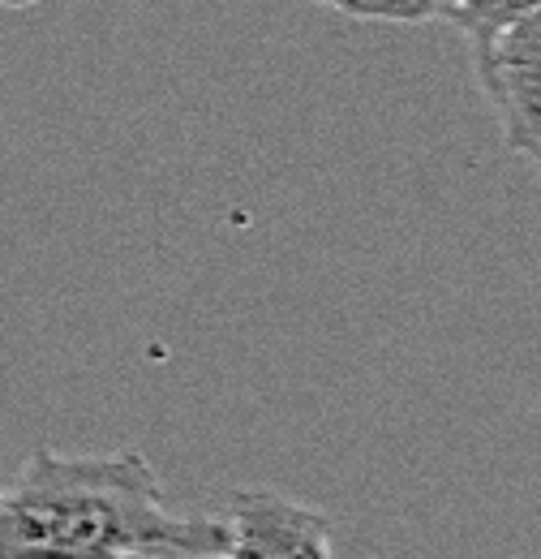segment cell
Returning a JSON list of instances; mask_svg holds the SVG:
<instances>
[{
    "instance_id": "cell-1",
    "label": "cell",
    "mask_w": 541,
    "mask_h": 559,
    "mask_svg": "<svg viewBox=\"0 0 541 559\" xmlns=\"http://www.w3.org/2000/svg\"><path fill=\"white\" fill-rule=\"evenodd\" d=\"M228 525L177 516L142 452L61 456L35 448L0 490V559H211Z\"/></svg>"
},
{
    "instance_id": "cell-2",
    "label": "cell",
    "mask_w": 541,
    "mask_h": 559,
    "mask_svg": "<svg viewBox=\"0 0 541 559\" xmlns=\"http://www.w3.org/2000/svg\"><path fill=\"white\" fill-rule=\"evenodd\" d=\"M477 78L498 112L503 142L533 159L541 142V0L477 52Z\"/></svg>"
},
{
    "instance_id": "cell-3",
    "label": "cell",
    "mask_w": 541,
    "mask_h": 559,
    "mask_svg": "<svg viewBox=\"0 0 541 559\" xmlns=\"http://www.w3.org/2000/svg\"><path fill=\"white\" fill-rule=\"evenodd\" d=\"M224 525L228 559H336L332 521L279 490H232Z\"/></svg>"
},
{
    "instance_id": "cell-4",
    "label": "cell",
    "mask_w": 541,
    "mask_h": 559,
    "mask_svg": "<svg viewBox=\"0 0 541 559\" xmlns=\"http://www.w3.org/2000/svg\"><path fill=\"white\" fill-rule=\"evenodd\" d=\"M336 9L365 22H421V0H339Z\"/></svg>"
},
{
    "instance_id": "cell-5",
    "label": "cell",
    "mask_w": 541,
    "mask_h": 559,
    "mask_svg": "<svg viewBox=\"0 0 541 559\" xmlns=\"http://www.w3.org/2000/svg\"><path fill=\"white\" fill-rule=\"evenodd\" d=\"M465 0H421V22H452Z\"/></svg>"
},
{
    "instance_id": "cell-6",
    "label": "cell",
    "mask_w": 541,
    "mask_h": 559,
    "mask_svg": "<svg viewBox=\"0 0 541 559\" xmlns=\"http://www.w3.org/2000/svg\"><path fill=\"white\" fill-rule=\"evenodd\" d=\"M4 9H22V4H35V0H0Z\"/></svg>"
},
{
    "instance_id": "cell-7",
    "label": "cell",
    "mask_w": 541,
    "mask_h": 559,
    "mask_svg": "<svg viewBox=\"0 0 541 559\" xmlns=\"http://www.w3.org/2000/svg\"><path fill=\"white\" fill-rule=\"evenodd\" d=\"M533 164H541V142H538V151H533Z\"/></svg>"
},
{
    "instance_id": "cell-8",
    "label": "cell",
    "mask_w": 541,
    "mask_h": 559,
    "mask_svg": "<svg viewBox=\"0 0 541 559\" xmlns=\"http://www.w3.org/2000/svg\"><path fill=\"white\" fill-rule=\"evenodd\" d=\"M318 4H332V9H336V4H339V0H318Z\"/></svg>"
},
{
    "instance_id": "cell-9",
    "label": "cell",
    "mask_w": 541,
    "mask_h": 559,
    "mask_svg": "<svg viewBox=\"0 0 541 559\" xmlns=\"http://www.w3.org/2000/svg\"><path fill=\"white\" fill-rule=\"evenodd\" d=\"M211 559H228V556H211Z\"/></svg>"
},
{
    "instance_id": "cell-10",
    "label": "cell",
    "mask_w": 541,
    "mask_h": 559,
    "mask_svg": "<svg viewBox=\"0 0 541 559\" xmlns=\"http://www.w3.org/2000/svg\"><path fill=\"white\" fill-rule=\"evenodd\" d=\"M538 173H541V164H538Z\"/></svg>"
}]
</instances>
